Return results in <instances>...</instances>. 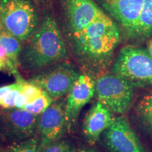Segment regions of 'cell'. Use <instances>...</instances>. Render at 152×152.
Wrapping results in <instances>:
<instances>
[{"instance_id": "cell-1", "label": "cell", "mask_w": 152, "mask_h": 152, "mask_svg": "<svg viewBox=\"0 0 152 152\" xmlns=\"http://www.w3.org/2000/svg\"><path fill=\"white\" fill-rule=\"evenodd\" d=\"M67 39L77 63L87 74L98 77L111 66L114 52L121 41V32L106 14Z\"/></svg>"}, {"instance_id": "cell-2", "label": "cell", "mask_w": 152, "mask_h": 152, "mask_svg": "<svg viewBox=\"0 0 152 152\" xmlns=\"http://www.w3.org/2000/svg\"><path fill=\"white\" fill-rule=\"evenodd\" d=\"M68 56V47L56 20L47 15L22 49L19 62L26 71L40 72L66 61Z\"/></svg>"}, {"instance_id": "cell-3", "label": "cell", "mask_w": 152, "mask_h": 152, "mask_svg": "<svg viewBox=\"0 0 152 152\" xmlns=\"http://www.w3.org/2000/svg\"><path fill=\"white\" fill-rule=\"evenodd\" d=\"M125 38L142 40L152 36V0H94Z\"/></svg>"}, {"instance_id": "cell-4", "label": "cell", "mask_w": 152, "mask_h": 152, "mask_svg": "<svg viewBox=\"0 0 152 152\" xmlns=\"http://www.w3.org/2000/svg\"><path fill=\"white\" fill-rule=\"evenodd\" d=\"M0 22L19 41H28L39 26V16L30 0H0Z\"/></svg>"}, {"instance_id": "cell-5", "label": "cell", "mask_w": 152, "mask_h": 152, "mask_svg": "<svg viewBox=\"0 0 152 152\" xmlns=\"http://www.w3.org/2000/svg\"><path fill=\"white\" fill-rule=\"evenodd\" d=\"M111 73L134 85H152V56L147 49L132 45L120 50Z\"/></svg>"}, {"instance_id": "cell-6", "label": "cell", "mask_w": 152, "mask_h": 152, "mask_svg": "<svg viewBox=\"0 0 152 152\" xmlns=\"http://www.w3.org/2000/svg\"><path fill=\"white\" fill-rule=\"evenodd\" d=\"M134 86L113 73H104L95 80L97 102L113 113L124 115L129 111L134 97Z\"/></svg>"}, {"instance_id": "cell-7", "label": "cell", "mask_w": 152, "mask_h": 152, "mask_svg": "<svg viewBox=\"0 0 152 152\" xmlns=\"http://www.w3.org/2000/svg\"><path fill=\"white\" fill-rule=\"evenodd\" d=\"M80 75L71 63L64 61L39 72L29 82L47 92L54 101L68 94Z\"/></svg>"}, {"instance_id": "cell-8", "label": "cell", "mask_w": 152, "mask_h": 152, "mask_svg": "<svg viewBox=\"0 0 152 152\" xmlns=\"http://www.w3.org/2000/svg\"><path fill=\"white\" fill-rule=\"evenodd\" d=\"M39 117L21 109L0 111V135L12 144L37 135Z\"/></svg>"}, {"instance_id": "cell-9", "label": "cell", "mask_w": 152, "mask_h": 152, "mask_svg": "<svg viewBox=\"0 0 152 152\" xmlns=\"http://www.w3.org/2000/svg\"><path fill=\"white\" fill-rule=\"evenodd\" d=\"M61 5L67 37L106 14L94 0H61Z\"/></svg>"}, {"instance_id": "cell-10", "label": "cell", "mask_w": 152, "mask_h": 152, "mask_svg": "<svg viewBox=\"0 0 152 152\" xmlns=\"http://www.w3.org/2000/svg\"><path fill=\"white\" fill-rule=\"evenodd\" d=\"M102 136L104 145L110 152H147L123 115L115 117Z\"/></svg>"}, {"instance_id": "cell-11", "label": "cell", "mask_w": 152, "mask_h": 152, "mask_svg": "<svg viewBox=\"0 0 152 152\" xmlns=\"http://www.w3.org/2000/svg\"><path fill=\"white\" fill-rule=\"evenodd\" d=\"M66 101L54 100L45 112L39 115L37 135L41 147L61 140L68 132L66 119Z\"/></svg>"}, {"instance_id": "cell-12", "label": "cell", "mask_w": 152, "mask_h": 152, "mask_svg": "<svg viewBox=\"0 0 152 152\" xmlns=\"http://www.w3.org/2000/svg\"><path fill=\"white\" fill-rule=\"evenodd\" d=\"M95 95V80L89 74H81L68 92L66 100V119L68 132L77 123L81 110Z\"/></svg>"}, {"instance_id": "cell-13", "label": "cell", "mask_w": 152, "mask_h": 152, "mask_svg": "<svg viewBox=\"0 0 152 152\" xmlns=\"http://www.w3.org/2000/svg\"><path fill=\"white\" fill-rule=\"evenodd\" d=\"M113 113L100 102H96L85 115L83 124V136L91 145L99 141L113 123L115 119Z\"/></svg>"}, {"instance_id": "cell-14", "label": "cell", "mask_w": 152, "mask_h": 152, "mask_svg": "<svg viewBox=\"0 0 152 152\" xmlns=\"http://www.w3.org/2000/svg\"><path fill=\"white\" fill-rule=\"evenodd\" d=\"M0 45L5 49L9 59L15 67L18 68L20 65L19 58L22 48L20 42L0 26Z\"/></svg>"}, {"instance_id": "cell-15", "label": "cell", "mask_w": 152, "mask_h": 152, "mask_svg": "<svg viewBox=\"0 0 152 152\" xmlns=\"http://www.w3.org/2000/svg\"><path fill=\"white\" fill-rule=\"evenodd\" d=\"M136 114L142 126L152 138V94L145 96L139 102Z\"/></svg>"}, {"instance_id": "cell-16", "label": "cell", "mask_w": 152, "mask_h": 152, "mask_svg": "<svg viewBox=\"0 0 152 152\" xmlns=\"http://www.w3.org/2000/svg\"><path fill=\"white\" fill-rule=\"evenodd\" d=\"M54 100L49 95L43 91L42 94L33 102L26 104L23 108L25 111H27L30 113L39 115L43 112H45L49 107V106L52 104Z\"/></svg>"}, {"instance_id": "cell-17", "label": "cell", "mask_w": 152, "mask_h": 152, "mask_svg": "<svg viewBox=\"0 0 152 152\" xmlns=\"http://www.w3.org/2000/svg\"><path fill=\"white\" fill-rule=\"evenodd\" d=\"M41 151L40 140L37 135L12 144L9 149L10 152H41Z\"/></svg>"}, {"instance_id": "cell-18", "label": "cell", "mask_w": 152, "mask_h": 152, "mask_svg": "<svg viewBox=\"0 0 152 152\" xmlns=\"http://www.w3.org/2000/svg\"><path fill=\"white\" fill-rule=\"evenodd\" d=\"M41 152H77V151L71 142L61 139L42 147Z\"/></svg>"}, {"instance_id": "cell-19", "label": "cell", "mask_w": 152, "mask_h": 152, "mask_svg": "<svg viewBox=\"0 0 152 152\" xmlns=\"http://www.w3.org/2000/svg\"><path fill=\"white\" fill-rule=\"evenodd\" d=\"M20 92L24 95L28 103H30L39 97L42 94L43 90L37 85L30 83L29 81L27 82L25 80Z\"/></svg>"}, {"instance_id": "cell-20", "label": "cell", "mask_w": 152, "mask_h": 152, "mask_svg": "<svg viewBox=\"0 0 152 152\" xmlns=\"http://www.w3.org/2000/svg\"><path fill=\"white\" fill-rule=\"evenodd\" d=\"M17 84H18V83L16 82V83H12L11 85H4V86L0 87V105H1L4 99L9 94V92L11 90H14L15 87L17 86Z\"/></svg>"}, {"instance_id": "cell-21", "label": "cell", "mask_w": 152, "mask_h": 152, "mask_svg": "<svg viewBox=\"0 0 152 152\" xmlns=\"http://www.w3.org/2000/svg\"><path fill=\"white\" fill-rule=\"evenodd\" d=\"M147 50L148 51V52H149V54L152 56V39H151V40L149 42V43H148Z\"/></svg>"}, {"instance_id": "cell-22", "label": "cell", "mask_w": 152, "mask_h": 152, "mask_svg": "<svg viewBox=\"0 0 152 152\" xmlns=\"http://www.w3.org/2000/svg\"><path fill=\"white\" fill-rule=\"evenodd\" d=\"M77 152H98L96 151V150L94 149H82L80 150H79V151H77Z\"/></svg>"}, {"instance_id": "cell-23", "label": "cell", "mask_w": 152, "mask_h": 152, "mask_svg": "<svg viewBox=\"0 0 152 152\" xmlns=\"http://www.w3.org/2000/svg\"><path fill=\"white\" fill-rule=\"evenodd\" d=\"M0 152H10L9 151H7V150H2V149H0Z\"/></svg>"}, {"instance_id": "cell-24", "label": "cell", "mask_w": 152, "mask_h": 152, "mask_svg": "<svg viewBox=\"0 0 152 152\" xmlns=\"http://www.w3.org/2000/svg\"><path fill=\"white\" fill-rule=\"evenodd\" d=\"M0 26H1V22H0Z\"/></svg>"}]
</instances>
